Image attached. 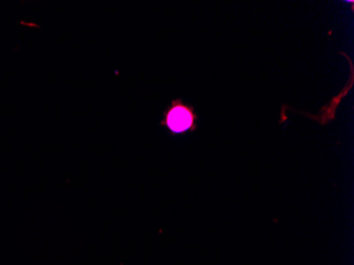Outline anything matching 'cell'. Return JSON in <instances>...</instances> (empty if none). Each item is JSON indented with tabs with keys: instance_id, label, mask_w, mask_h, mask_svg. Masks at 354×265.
<instances>
[{
	"instance_id": "1",
	"label": "cell",
	"mask_w": 354,
	"mask_h": 265,
	"mask_svg": "<svg viewBox=\"0 0 354 265\" xmlns=\"http://www.w3.org/2000/svg\"><path fill=\"white\" fill-rule=\"evenodd\" d=\"M196 120L198 115L193 107L183 102L180 99H175L165 111L160 125L168 127L173 135L184 134L198 129Z\"/></svg>"
}]
</instances>
